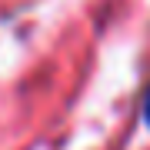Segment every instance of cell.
I'll return each instance as SVG.
<instances>
[{
    "instance_id": "cell-1",
    "label": "cell",
    "mask_w": 150,
    "mask_h": 150,
    "mask_svg": "<svg viewBox=\"0 0 150 150\" xmlns=\"http://www.w3.org/2000/svg\"><path fill=\"white\" fill-rule=\"evenodd\" d=\"M140 117H144L147 130H150V83H147V90H144V103H140Z\"/></svg>"
}]
</instances>
